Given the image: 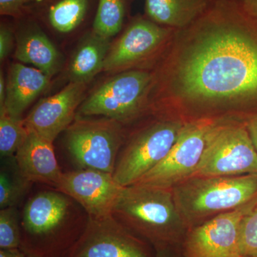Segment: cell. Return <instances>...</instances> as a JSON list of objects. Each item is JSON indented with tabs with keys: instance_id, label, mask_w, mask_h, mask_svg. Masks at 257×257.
<instances>
[{
	"instance_id": "1",
	"label": "cell",
	"mask_w": 257,
	"mask_h": 257,
	"mask_svg": "<svg viewBox=\"0 0 257 257\" xmlns=\"http://www.w3.org/2000/svg\"><path fill=\"white\" fill-rule=\"evenodd\" d=\"M169 72V91L202 109L257 102V17L238 0H212L187 28Z\"/></svg>"
},
{
	"instance_id": "2",
	"label": "cell",
	"mask_w": 257,
	"mask_h": 257,
	"mask_svg": "<svg viewBox=\"0 0 257 257\" xmlns=\"http://www.w3.org/2000/svg\"><path fill=\"white\" fill-rule=\"evenodd\" d=\"M75 203L57 190L44 191L30 198L20 221V248L24 252L41 257H63L87 224V220L76 216Z\"/></svg>"
},
{
	"instance_id": "3",
	"label": "cell",
	"mask_w": 257,
	"mask_h": 257,
	"mask_svg": "<svg viewBox=\"0 0 257 257\" xmlns=\"http://www.w3.org/2000/svg\"><path fill=\"white\" fill-rule=\"evenodd\" d=\"M112 215L155 249L180 246L189 230L172 189L138 184L125 187Z\"/></svg>"
},
{
	"instance_id": "4",
	"label": "cell",
	"mask_w": 257,
	"mask_h": 257,
	"mask_svg": "<svg viewBox=\"0 0 257 257\" xmlns=\"http://www.w3.org/2000/svg\"><path fill=\"white\" fill-rule=\"evenodd\" d=\"M177 207L189 229L257 199V173L193 176L172 188Z\"/></svg>"
},
{
	"instance_id": "5",
	"label": "cell",
	"mask_w": 257,
	"mask_h": 257,
	"mask_svg": "<svg viewBox=\"0 0 257 257\" xmlns=\"http://www.w3.org/2000/svg\"><path fill=\"white\" fill-rule=\"evenodd\" d=\"M122 123L110 118H79L66 130L67 151L79 169L114 173L124 142Z\"/></svg>"
},
{
	"instance_id": "6",
	"label": "cell",
	"mask_w": 257,
	"mask_h": 257,
	"mask_svg": "<svg viewBox=\"0 0 257 257\" xmlns=\"http://www.w3.org/2000/svg\"><path fill=\"white\" fill-rule=\"evenodd\" d=\"M257 173V151L246 126L212 121L194 176H237Z\"/></svg>"
},
{
	"instance_id": "7",
	"label": "cell",
	"mask_w": 257,
	"mask_h": 257,
	"mask_svg": "<svg viewBox=\"0 0 257 257\" xmlns=\"http://www.w3.org/2000/svg\"><path fill=\"white\" fill-rule=\"evenodd\" d=\"M184 125L179 120L163 119L133 135L118 155L115 181L123 187L138 182L167 157Z\"/></svg>"
},
{
	"instance_id": "8",
	"label": "cell",
	"mask_w": 257,
	"mask_h": 257,
	"mask_svg": "<svg viewBox=\"0 0 257 257\" xmlns=\"http://www.w3.org/2000/svg\"><path fill=\"white\" fill-rule=\"evenodd\" d=\"M152 75L144 70L120 72L97 88L79 107L83 116H101L121 123L143 111Z\"/></svg>"
},
{
	"instance_id": "9",
	"label": "cell",
	"mask_w": 257,
	"mask_h": 257,
	"mask_svg": "<svg viewBox=\"0 0 257 257\" xmlns=\"http://www.w3.org/2000/svg\"><path fill=\"white\" fill-rule=\"evenodd\" d=\"M87 218L82 234L63 257H155L153 246L112 214Z\"/></svg>"
},
{
	"instance_id": "10",
	"label": "cell",
	"mask_w": 257,
	"mask_h": 257,
	"mask_svg": "<svg viewBox=\"0 0 257 257\" xmlns=\"http://www.w3.org/2000/svg\"><path fill=\"white\" fill-rule=\"evenodd\" d=\"M211 122L209 119H197L184 123L167 157L135 184L172 189L195 175Z\"/></svg>"
},
{
	"instance_id": "11",
	"label": "cell",
	"mask_w": 257,
	"mask_h": 257,
	"mask_svg": "<svg viewBox=\"0 0 257 257\" xmlns=\"http://www.w3.org/2000/svg\"><path fill=\"white\" fill-rule=\"evenodd\" d=\"M256 200L189 229L180 249L184 257H242L240 228Z\"/></svg>"
},
{
	"instance_id": "12",
	"label": "cell",
	"mask_w": 257,
	"mask_h": 257,
	"mask_svg": "<svg viewBox=\"0 0 257 257\" xmlns=\"http://www.w3.org/2000/svg\"><path fill=\"white\" fill-rule=\"evenodd\" d=\"M176 30L159 25L147 17L134 18L109 49L103 71H127L153 55Z\"/></svg>"
},
{
	"instance_id": "13",
	"label": "cell",
	"mask_w": 257,
	"mask_h": 257,
	"mask_svg": "<svg viewBox=\"0 0 257 257\" xmlns=\"http://www.w3.org/2000/svg\"><path fill=\"white\" fill-rule=\"evenodd\" d=\"M123 188L112 174L79 169L63 172L56 190L75 201L88 216L99 218L112 214Z\"/></svg>"
},
{
	"instance_id": "14",
	"label": "cell",
	"mask_w": 257,
	"mask_h": 257,
	"mask_svg": "<svg viewBox=\"0 0 257 257\" xmlns=\"http://www.w3.org/2000/svg\"><path fill=\"white\" fill-rule=\"evenodd\" d=\"M86 84L70 82L60 92L42 99L24 119L30 131L54 143L75 119L83 101Z\"/></svg>"
},
{
	"instance_id": "15",
	"label": "cell",
	"mask_w": 257,
	"mask_h": 257,
	"mask_svg": "<svg viewBox=\"0 0 257 257\" xmlns=\"http://www.w3.org/2000/svg\"><path fill=\"white\" fill-rule=\"evenodd\" d=\"M14 157L20 173L30 183L39 182L57 188L63 172L57 163L53 143L28 130Z\"/></svg>"
},
{
	"instance_id": "16",
	"label": "cell",
	"mask_w": 257,
	"mask_h": 257,
	"mask_svg": "<svg viewBox=\"0 0 257 257\" xmlns=\"http://www.w3.org/2000/svg\"><path fill=\"white\" fill-rule=\"evenodd\" d=\"M21 35L19 37L15 57L23 63L31 64L49 77L60 68V56L50 39L42 31L36 20L23 14Z\"/></svg>"
},
{
	"instance_id": "17",
	"label": "cell",
	"mask_w": 257,
	"mask_h": 257,
	"mask_svg": "<svg viewBox=\"0 0 257 257\" xmlns=\"http://www.w3.org/2000/svg\"><path fill=\"white\" fill-rule=\"evenodd\" d=\"M50 77L37 68L25 64H12L7 82L4 105L8 114L21 118L24 111L42 94L50 84Z\"/></svg>"
},
{
	"instance_id": "18",
	"label": "cell",
	"mask_w": 257,
	"mask_h": 257,
	"mask_svg": "<svg viewBox=\"0 0 257 257\" xmlns=\"http://www.w3.org/2000/svg\"><path fill=\"white\" fill-rule=\"evenodd\" d=\"M98 0H35L27 5L24 13H34L52 30L69 34L87 21Z\"/></svg>"
},
{
	"instance_id": "19",
	"label": "cell",
	"mask_w": 257,
	"mask_h": 257,
	"mask_svg": "<svg viewBox=\"0 0 257 257\" xmlns=\"http://www.w3.org/2000/svg\"><path fill=\"white\" fill-rule=\"evenodd\" d=\"M212 0H146L147 18L175 30L187 28L208 9Z\"/></svg>"
},
{
	"instance_id": "20",
	"label": "cell",
	"mask_w": 257,
	"mask_h": 257,
	"mask_svg": "<svg viewBox=\"0 0 257 257\" xmlns=\"http://www.w3.org/2000/svg\"><path fill=\"white\" fill-rule=\"evenodd\" d=\"M110 47V39L98 36L92 32L72 57L69 69L70 82L87 84L103 70Z\"/></svg>"
},
{
	"instance_id": "21",
	"label": "cell",
	"mask_w": 257,
	"mask_h": 257,
	"mask_svg": "<svg viewBox=\"0 0 257 257\" xmlns=\"http://www.w3.org/2000/svg\"><path fill=\"white\" fill-rule=\"evenodd\" d=\"M131 0H98L92 24V32L110 39L117 35L124 25Z\"/></svg>"
},
{
	"instance_id": "22",
	"label": "cell",
	"mask_w": 257,
	"mask_h": 257,
	"mask_svg": "<svg viewBox=\"0 0 257 257\" xmlns=\"http://www.w3.org/2000/svg\"><path fill=\"white\" fill-rule=\"evenodd\" d=\"M24 119L0 109V155L2 158L14 157L28 136Z\"/></svg>"
},
{
	"instance_id": "23",
	"label": "cell",
	"mask_w": 257,
	"mask_h": 257,
	"mask_svg": "<svg viewBox=\"0 0 257 257\" xmlns=\"http://www.w3.org/2000/svg\"><path fill=\"white\" fill-rule=\"evenodd\" d=\"M30 182L24 178L18 168L15 174L2 169L0 172V208L16 207L28 190Z\"/></svg>"
},
{
	"instance_id": "24",
	"label": "cell",
	"mask_w": 257,
	"mask_h": 257,
	"mask_svg": "<svg viewBox=\"0 0 257 257\" xmlns=\"http://www.w3.org/2000/svg\"><path fill=\"white\" fill-rule=\"evenodd\" d=\"M21 226L16 207L0 211V249L20 248Z\"/></svg>"
},
{
	"instance_id": "25",
	"label": "cell",
	"mask_w": 257,
	"mask_h": 257,
	"mask_svg": "<svg viewBox=\"0 0 257 257\" xmlns=\"http://www.w3.org/2000/svg\"><path fill=\"white\" fill-rule=\"evenodd\" d=\"M240 244L243 256L257 257V201L241 221Z\"/></svg>"
},
{
	"instance_id": "26",
	"label": "cell",
	"mask_w": 257,
	"mask_h": 257,
	"mask_svg": "<svg viewBox=\"0 0 257 257\" xmlns=\"http://www.w3.org/2000/svg\"><path fill=\"white\" fill-rule=\"evenodd\" d=\"M35 0H0V14L2 16L15 19L23 15L25 7Z\"/></svg>"
},
{
	"instance_id": "27",
	"label": "cell",
	"mask_w": 257,
	"mask_h": 257,
	"mask_svg": "<svg viewBox=\"0 0 257 257\" xmlns=\"http://www.w3.org/2000/svg\"><path fill=\"white\" fill-rule=\"evenodd\" d=\"M13 32L8 25L2 24L0 28V60L4 61L13 48Z\"/></svg>"
},
{
	"instance_id": "28",
	"label": "cell",
	"mask_w": 257,
	"mask_h": 257,
	"mask_svg": "<svg viewBox=\"0 0 257 257\" xmlns=\"http://www.w3.org/2000/svg\"><path fill=\"white\" fill-rule=\"evenodd\" d=\"M155 257H184L180 246H165L155 248Z\"/></svg>"
},
{
	"instance_id": "29",
	"label": "cell",
	"mask_w": 257,
	"mask_h": 257,
	"mask_svg": "<svg viewBox=\"0 0 257 257\" xmlns=\"http://www.w3.org/2000/svg\"><path fill=\"white\" fill-rule=\"evenodd\" d=\"M248 133L249 134L250 138L253 146L257 151V115L252 116L248 119L247 124H246Z\"/></svg>"
},
{
	"instance_id": "30",
	"label": "cell",
	"mask_w": 257,
	"mask_h": 257,
	"mask_svg": "<svg viewBox=\"0 0 257 257\" xmlns=\"http://www.w3.org/2000/svg\"><path fill=\"white\" fill-rule=\"evenodd\" d=\"M0 257H27V254L20 248L0 249Z\"/></svg>"
},
{
	"instance_id": "31",
	"label": "cell",
	"mask_w": 257,
	"mask_h": 257,
	"mask_svg": "<svg viewBox=\"0 0 257 257\" xmlns=\"http://www.w3.org/2000/svg\"><path fill=\"white\" fill-rule=\"evenodd\" d=\"M248 13L257 17V0H238Z\"/></svg>"
},
{
	"instance_id": "32",
	"label": "cell",
	"mask_w": 257,
	"mask_h": 257,
	"mask_svg": "<svg viewBox=\"0 0 257 257\" xmlns=\"http://www.w3.org/2000/svg\"><path fill=\"white\" fill-rule=\"evenodd\" d=\"M7 83L5 82L3 72L0 74V107L4 105L5 97H6Z\"/></svg>"
},
{
	"instance_id": "33",
	"label": "cell",
	"mask_w": 257,
	"mask_h": 257,
	"mask_svg": "<svg viewBox=\"0 0 257 257\" xmlns=\"http://www.w3.org/2000/svg\"><path fill=\"white\" fill-rule=\"evenodd\" d=\"M27 257H41V256H35V255H27Z\"/></svg>"
},
{
	"instance_id": "34",
	"label": "cell",
	"mask_w": 257,
	"mask_h": 257,
	"mask_svg": "<svg viewBox=\"0 0 257 257\" xmlns=\"http://www.w3.org/2000/svg\"><path fill=\"white\" fill-rule=\"evenodd\" d=\"M242 257H248V256H242Z\"/></svg>"
}]
</instances>
